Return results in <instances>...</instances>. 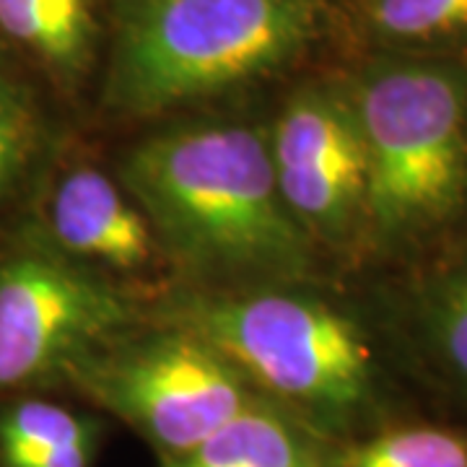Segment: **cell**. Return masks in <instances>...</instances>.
Returning <instances> with one entry per match:
<instances>
[{
	"mask_svg": "<svg viewBox=\"0 0 467 467\" xmlns=\"http://www.w3.org/2000/svg\"><path fill=\"white\" fill-rule=\"evenodd\" d=\"M146 317L182 327L221 353L265 400L337 444L418 418L416 392L367 294L325 284L192 291L169 285Z\"/></svg>",
	"mask_w": 467,
	"mask_h": 467,
	"instance_id": "cell-1",
	"label": "cell"
},
{
	"mask_svg": "<svg viewBox=\"0 0 467 467\" xmlns=\"http://www.w3.org/2000/svg\"><path fill=\"white\" fill-rule=\"evenodd\" d=\"M115 174L149 218L174 285L236 291L325 275V257L281 198L263 122L161 125L119 153Z\"/></svg>",
	"mask_w": 467,
	"mask_h": 467,
	"instance_id": "cell-2",
	"label": "cell"
},
{
	"mask_svg": "<svg viewBox=\"0 0 467 467\" xmlns=\"http://www.w3.org/2000/svg\"><path fill=\"white\" fill-rule=\"evenodd\" d=\"M337 76L367 153L361 275L400 270L467 226V57L358 52Z\"/></svg>",
	"mask_w": 467,
	"mask_h": 467,
	"instance_id": "cell-3",
	"label": "cell"
},
{
	"mask_svg": "<svg viewBox=\"0 0 467 467\" xmlns=\"http://www.w3.org/2000/svg\"><path fill=\"white\" fill-rule=\"evenodd\" d=\"M333 21L327 0H117L101 104L180 115L299 63Z\"/></svg>",
	"mask_w": 467,
	"mask_h": 467,
	"instance_id": "cell-4",
	"label": "cell"
},
{
	"mask_svg": "<svg viewBox=\"0 0 467 467\" xmlns=\"http://www.w3.org/2000/svg\"><path fill=\"white\" fill-rule=\"evenodd\" d=\"M66 384L130 426L159 460L192 450L260 398L198 335L150 317L81 356Z\"/></svg>",
	"mask_w": 467,
	"mask_h": 467,
	"instance_id": "cell-5",
	"label": "cell"
},
{
	"mask_svg": "<svg viewBox=\"0 0 467 467\" xmlns=\"http://www.w3.org/2000/svg\"><path fill=\"white\" fill-rule=\"evenodd\" d=\"M143 317L138 294L24 232L0 254V392L66 384L81 356Z\"/></svg>",
	"mask_w": 467,
	"mask_h": 467,
	"instance_id": "cell-6",
	"label": "cell"
},
{
	"mask_svg": "<svg viewBox=\"0 0 467 467\" xmlns=\"http://www.w3.org/2000/svg\"><path fill=\"white\" fill-rule=\"evenodd\" d=\"M267 149L288 213L325 263L364 267L367 153L337 70L296 86L267 125Z\"/></svg>",
	"mask_w": 467,
	"mask_h": 467,
	"instance_id": "cell-7",
	"label": "cell"
},
{
	"mask_svg": "<svg viewBox=\"0 0 467 467\" xmlns=\"http://www.w3.org/2000/svg\"><path fill=\"white\" fill-rule=\"evenodd\" d=\"M368 304L416 398L467 426V226L410 265L367 275Z\"/></svg>",
	"mask_w": 467,
	"mask_h": 467,
	"instance_id": "cell-8",
	"label": "cell"
},
{
	"mask_svg": "<svg viewBox=\"0 0 467 467\" xmlns=\"http://www.w3.org/2000/svg\"><path fill=\"white\" fill-rule=\"evenodd\" d=\"M76 265L135 291L169 273L149 218L117 174L91 161L52 169L34 202L29 229Z\"/></svg>",
	"mask_w": 467,
	"mask_h": 467,
	"instance_id": "cell-9",
	"label": "cell"
},
{
	"mask_svg": "<svg viewBox=\"0 0 467 467\" xmlns=\"http://www.w3.org/2000/svg\"><path fill=\"white\" fill-rule=\"evenodd\" d=\"M337 444L281 405L257 398L192 450L159 467H333Z\"/></svg>",
	"mask_w": 467,
	"mask_h": 467,
	"instance_id": "cell-10",
	"label": "cell"
},
{
	"mask_svg": "<svg viewBox=\"0 0 467 467\" xmlns=\"http://www.w3.org/2000/svg\"><path fill=\"white\" fill-rule=\"evenodd\" d=\"M0 39L42 67L57 88L76 94L99 57L94 0H0Z\"/></svg>",
	"mask_w": 467,
	"mask_h": 467,
	"instance_id": "cell-11",
	"label": "cell"
},
{
	"mask_svg": "<svg viewBox=\"0 0 467 467\" xmlns=\"http://www.w3.org/2000/svg\"><path fill=\"white\" fill-rule=\"evenodd\" d=\"M353 52L467 57V0H346L340 8Z\"/></svg>",
	"mask_w": 467,
	"mask_h": 467,
	"instance_id": "cell-12",
	"label": "cell"
},
{
	"mask_svg": "<svg viewBox=\"0 0 467 467\" xmlns=\"http://www.w3.org/2000/svg\"><path fill=\"white\" fill-rule=\"evenodd\" d=\"M57 164V135L32 86L0 67V229L32 208Z\"/></svg>",
	"mask_w": 467,
	"mask_h": 467,
	"instance_id": "cell-13",
	"label": "cell"
},
{
	"mask_svg": "<svg viewBox=\"0 0 467 467\" xmlns=\"http://www.w3.org/2000/svg\"><path fill=\"white\" fill-rule=\"evenodd\" d=\"M333 467H467V426L408 418L343 444Z\"/></svg>",
	"mask_w": 467,
	"mask_h": 467,
	"instance_id": "cell-14",
	"label": "cell"
},
{
	"mask_svg": "<svg viewBox=\"0 0 467 467\" xmlns=\"http://www.w3.org/2000/svg\"><path fill=\"white\" fill-rule=\"evenodd\" d=\"M101 431L97 418L50 400H16L0 410V460L16 467L81 436Z\"/></svg>",
	"mask_w": 467,
	"mask_h": 467,
	"instance_id": "cell-15",
	"label": "cell"
},
{
	"mask_svg": "<svg viewBox=\"0 0 467 467\" xmlns=\"http://www.w3.org/2000/svg\"><path fill=\"white\" fill-rule=\"evenodd\" d=\"M101 431L81 436L76 441H67L63 447L45 451L34 460H26L16 467H94V460L99 454Z\"/></svg>",
	"mask_w": 467,
	"mask_h": 467,
	"instance_id": "cell-16",
	"label": "cell"
},
{
	"mask_svg": "<svg viewBox=\"0 0 467 467\" xmlns=\"http://www.w3.org/2000/svg\"><path fill=\"white\" fill-rule=\"evenodd\" d=\"M8 57H11V50H8V45L0 39V67H8Z\"/></svg>",
	"mask_w": 467,
	"mask_h": 467,
	"instance_id": "cell-17",
	"label": "cell"
}]
</instances>
